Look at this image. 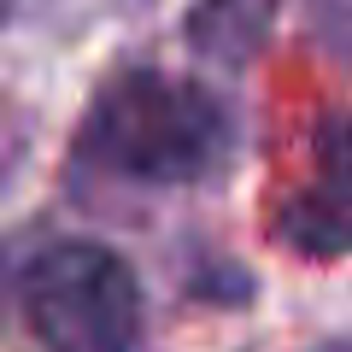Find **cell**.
Returning <instances> with one entry per match:
<instances>
[{
  "label": "cell",
  "mask_w": 352,
  "mask_h": 352,
  "mask_svg": "<svg viewBox=\"0 0 352 352\" xmlns=\"http://www.w3.org/2000/svg\"><path fill=\"white\" fill-rule=\"evenodd\" d=\"M305 18H311V36L340 65H352V0H305Z\"/></svg>",
  "instance_id": "6"
},
{
  "label": "cell",
  "mask_w": 352,
  "mask_h": 352,
  "mask_svg": "<svg viewBox=\"0 0 352 352\" xmlns=\"http://www.w3.org/2000/svg\"><path fill=\"white\" fill-rule=\"evenodd\" d=\"M12 6H18V0H12Z\"/></svg>",
  "instance_id": "8"
},
{
  "label": "cell",
  "mask_w": 352,
  "mask_h": 352,
  "mask_svg": "<svg viewBox=\"0 0 352 352\" xmlns=\"http://www.w3.org/2000/svg\"><path fill=\"white\" fill-rule=\"evenodd\" d=\"M18 311L47 352H135L141 282L100 241H47L18 270Z\"/></svg>",
  "instance_id": "2"
},
{
  "label": "cell",
  "mask_w": 352,
  "mask_h": 352,
  "mask_svg": "<svg viewBox=\"0 0 352 352\" xmlns=\"http://www.w3.org/2000/svg\"><path fill=\"white\" fill-rule=\"evenodd\" d=\"M270 235L288 252H300V258H346L352 252V217L335 212L329 200H317L311 188H300V194H288L276 206Z\"/></svg>",
  "instance_id": "4"
},
{
  "label": "cell",
  "mask_w": 352,
  "mask_h": 352,
  "mask_svg": "<svg viewBox=\"0 0 352 352\" xmlns=\"http://www.w3.org/2000/svg\"><path fill=\"white\" fill-rule=\"evenodd\" d=\"M235 153V112L212 82L164 65H118L82 106L71 176L118 188H200Z\"/></svg>",
  "instance_id": "1"
},
{
  "label": "cell",
  "mask_w": 352,
  "mask_h": 352,
  "mask_svg": "<svg viewBox=\"0 0 352 352\" xmlns=\"http://www.w3.org/2000/svg\"><path fill=\"white\" fill-rule=\"evenodd\" d=\"M305 352H352V340H317V346H305Z\"/></svg>",
  "instance_id": "7"
},
{
  "label": "cell",
  "mask_w": 352,
  "mask_h": 352,
  "mask_svg": "<svg viewBox=\"0 0 352 352\" xmlns=\"http://www.w3.org/2000/svg\"><path fill=\"white\" fill-rule=\"evenodd\" d=\"M311 194L352 217V112H329L311 129Z\"/></svg>",
  "instance_id": "5"
},
{
  "label": "cell",
  "mask_w": 352,
  "mask_h": 352,
  "mask_svg": "<svg viewBox=\"0 0 352 352\" xmlns=\"http://www.w3.org/2000/svg\"><path fill=\"white\" fill-rule=\"evenodd\" d=\"M270 18H276V0H194L188 18H182V36L200 59L241 71L264 47Z\"/></svg>",
  "instance_id": "3"
}]
</instances>
